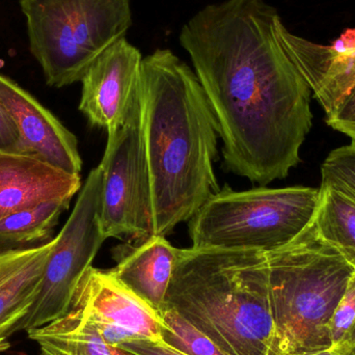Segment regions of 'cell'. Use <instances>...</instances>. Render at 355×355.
I'll list each match as a JSON object with an SVG mask.
<instances>
[{
  "instance_id": "cell-1",
  "label": "cell",
  "mask_w": 355,
  "mask_h": 355,
  "mask_svg": "<svg viewBox=\"0 0 355 355\" xmlns=\"http://www.w3.org/2000/svg\"><path fill=\"white\" fill-rule=\"evenodd\" d=\"M264 0H225L198 10L180 33L216 119L229 172L265 186L300 162L312 128L311 87L279 37Z\"/></svg>"
},
{
  "instance_id": "cell-2",
  "label": "cell",
  "mask_w": 355,
  "mask_h": 355,
  "mask_svg": "<svg viewBox=\"0 0 355 355\" xmlns=\"http://www.w3.org/2000/svg\"><path fill=\"white\" fill-rule=\"evenodd\" d=\"M139 92L154 235L166 236L220 190L218 126L196 72L170 49L143 58Z\"/></svg>"
},
{
  "instance_id": "cell-3",
  "label": "cell",
  "mask_w": 355,
  "mask_h": 355,
  "mask_svg": "<svg viewBox=\"0 0 355 355\" xmlns=\"http://www.w3.org/2000/svg\"><path fill=\"white\" fill-rule=\"evenodd\" d=\"M227 355H275L266 252L179 250L164 309Z\"/></svg>"
},
{
  "instance_id": "cell-4",
  "label": "cell",
  "mask_w": 355,
  "mask_h": 355,
  "mask_svg": "<svg viewBox=\"0 0 355 355\" xmlns=\"http://www.w3.org/2000/svg\"><path fill=\"white\" fill-rule=\"evenodd\" d=\"M275 355L333 347L331 321L355 269L313 223L293 241L266 252Z\"/></svg>"
},
{
  "instance_id": "cell-5",
  "label": "cell",
  "mask_w": 355,
  "mask_h": 355,
  "mask_svg": "<svg viewBox=\"0 0 355 355\" xmlns=\"http://www.w3.org/2000/svg\"><path fill=\"white\" fill-rule=\"evenodd\" d=\"M320 188L292 186L234 191L225 186L190 218L193 248L260 250L287 245L316 216Z\"/></svg>"
},
{
  "instance_id": "cell-6",
  "label": "cell",
  "mask_w": 355,
  "mask_h": 355,
  "mask_svg": "<svg viewBox=\"0 0 355 355\" xmlns=\"http://www.w3.org/2000/svg\"><path fill=\"white\" fill-rule=\"evenodd\" d=\"M31 51L50 87L83 80L95 60L126 39L131 0H19Z\"/></svg>"
},
{
  "instance_id": "cell-7",
  "label": "cell",
  "mask_w": 355,
  "mask_h": 355,
  "mask_svg": "<svg viewBox=\"0 0 355 355\" xmlns=\"http://www.w3.org/2000/svg\"><path fill=\"white\" fill-rule=\"evenodd\" d=\"M102 171L101 225L106 238L139 241L154 235L141 92L122 121L108 129Z\"/></svg>"
},
{
  "instance_id": "cell-8",
  "label": "cell",
  "mask_w": 355,
  "mask_h": 355,
  "mask_svg": "<svg viewBox=\"0 0 355 355\" xmlns=\"http://www.w3.org/2000/svg\"><path fill=\"white\" fill-rule=\"evenodd\" d=\"M101 168L91 171L74 210L53 239L41 287L18 331L49 324L68 314L79 282L107 238L101 225Z\"/></svg>"
},
{
  "instance_id": "cell-9",
  "label": "cell",
  "mask_w": 355,
  "mask_h": 355,
  "mask_svg": "<svg viewBox=\"0 0 355 355\" xmlns=\"http://www.w3.org/2000/svg\"><path fill=\"white\" fill-rule=\"evenodd\" d=\"M143 56L126 39L95 60L83 80L79 110L92 126L108 129L124 119L139 94Z\"/></svg>"
},
{
  "instance_id": "cell-10",
  "label": "cell",
  "mask_w": 355,
  "mask_h": 355,
  "mask_svg": "<svg viewBox=\"0 0 355 355\" xmlns=\"http://www.w3.org/2000/svg\"><path fill=\"white\" fill-rule=\"evenodd\" d=\"M71 309L79 311L96 329L118 327L135 339L162 341V314L110 270L89 267L77 286Z\"/></svg>"
},
{
  "instance_id": "cell-11",
  "label": "cell",
  "mask_w": 355,
  "mask_h": 355,
  "mask_svg": "<svg viewBox=\"0 0 355 355\" xmlns=\"http://www.w3.org/2000/svg\"><path fill=\"white\" fill-rule=\"evenodd\" d=\"M0 103L18 131L25 154L68 173L80 175L76 137L28 92L0 74Z\"/></svg>"
},
{
  "instance_id": "cell-12",
  "label": "cell",
  "mask_w": 355,
  "mask_h": 355,
  "mask_svg": "<svg viewBox=\"0 0 355 355\" xmlns=\"http://www.w3.org/2000/svg\"><path fill=\"white\" fill-rule=\"evenodd\" d=\"M80 189V175L29 154L0 151V219L44 202H71Z\"/></svg>"
},
{
  "instance_id": "cell-13",
  "label": "cell",
  "mask_w": 355,
  "mask_h": 355,
  "mask_svg": "<svg viewBox=\"0 0 355 355\" xmlns=\"http://www.w3.org/2000/svg\"><path fill=\"white\" fill-rule=\"evenodd\" d=\"M279 37L288 55L329 114L355 87V47L319 45L289 33L283 22Z\"/></svg>"
},
{
  "instance_id": "cell-14",
  "label": "cell",
  "mask_w": 355,
  "mask_h": 355,
  "mask_svg": "<svg viewBox=\"0 0 355 355\" xmlns=\"http://www.w3.org/2000/svg\"><path fill=\"white\" fill-rule=\"evenodd\" d=\"M53 239L31 248L0 250V352L27 316L41 287Z\"/></svg>"
},
{
  "instance_id": "cell-15",
  "label": "cell",
  "mask_w": 355,
  "mask_h": 355,
  "mask_svg": "<svg viewBox=\"0 0 355 355\" xmlns=\"http://www.w3.org/2000/svg\"><path fill=\"white\" fill-rule=\"evenodd\" d=\"M179 250L166 236L127 241L112 252L116 265L110 272L160 313L166 306Z\"/></svg>"
},
{
  "instance_id": "cell-16",
  "label": "cell",
  "mask_w": 355,
  "mask_h": 355,
  "mask_svg": "<svg viewBox=\"0 0 355 355\" xmlns=\"http://www.w3.org/2000/svg\"><path fill=\"white\" fill-rule=\"evenodd\" d=\"M26 333L37 343V355H114L95 325L74 309L62 318Z\"/></svg>"
},
{
  "instance_id": "cell-17",
  "label": "cell",
  "mask_w": 355,
  "mask_h": 355,
  "mask_svg": "<svg viewBox=\"0 0 355 355\" xmlns=\"http://www.w3.org/2000/svg\"><path fill=\"white\" fill-rule=\"evenodd\" d=\"M314 225L319 235L335 246L355 269V200L339 190L320 187Z\"/></svg>"
},
{
  "instance_id": "cell-18",
  "label": "cell",
  "mask_w": 355,
  "mask_h": 355,
  "mask_svg": "<svg viewBox=\"0 0 355 355\" xmlns=\"http://www.w3.org/2000/svg\"><path fill=\"white\" fill-rule=\"evenodd\" d=\"M70 202H44L0 219V250L21 248L47 239Z\"/></svg>"
},
{
  "instance_id": "cell-19",
  "label": "cell",
  "mask_w": 355,
  "mask_h": 355,
  "mask_svg": "<svg viewBox=\"0 0 355 355\" xmlns=\"http://www.w3.org/2000/svg\"><path fill=\"white\" fill-rule=\"evenodd\" d=\"M162 341L186 355H227L206 335L198 331L172 309L160 312Z\"/></svg>"
},
{
  "instance_id": "cell-20",
  "label": "cell",
  "mask_w": 355,
  "mask_h": 355,
  "mask_svg": "<svg viewBox=\"0 0 355 355\" xmlns=\"http://www.w3.org/2000/svg\"><path fill=\"white\" fill-rule=\"evenodd\" d=\"M321 187L339 190L355 200V141L334 150L321 166Z\"/></svg>"
},
{
  "instance_id": "cell-21",
  "label": "cell",
  "mask_w": 355,
  "mask_h": 355,
  "mask_svg": "<svg viewBox=\"0 0 355 355\" xmlns=\"http://www.w3.org/2000/svg\"><path fill=\"white\" fill-rule=\"evenodd\" d=\"M355 324V273L348 284L331 321V340L333 348L343 343Z\"/></svg>"
},
{
  "instance_id": "cell-22",
  "label": "cell",
  "mask_w": 355,
  "mask_h": 355,
  "mask_svg": "<svg viewBox=\"0 0 355 355\" xmlns=\"http://www.w3.org/2000/svg\"><path fill=\"white\" fill-rule=\"evenodd\" d=\"M325 121L334 130L347 135L352 141H355V87L331 114H327Z\"/></svg>"
},
{
  "instance_id": "cell-23",
  "label": "cell",
  "mask_w": 355,
  "mask_h": 355,
  "mask_svg": "<svg viewBox=\"0 0 355 355\" xmlns=\"http://www.w3.org/2000/svg\"><path fill=\"white\" fill-rule=\"evenodd\" d=\"M118 347L133 355H186L166 345L164 341H153L141 338L129 340Z\"/></svg>"
},
{
  "instance_id": "cell-24",
  "label": "cell",
  "mask_w": 355,
  "mask_h": 355,
  "mask_svg": "<svg viewBox=\"0 0 355 355\" xmlns=\"http://www.w3.org/2000/svg\"><path fill=\"white\" fill-rule=\"evenodd\" d=\"M0 151L24 153L18 131L1 103H0Z\"/></svg>"
},
{
  "instance_id": "cell-25",
  "label": "cell",
  "mask_w": 355,
  "mask_h": 355,
  "mask_svg": "<svg viewBox=\"0 0 355 355\" xmlns=\"http://www.w3.org/2000/svg\"><path fill=\"white\" fill-rule=\"evenodd\" d=\"M341 355H355V324L341 345L335 347Z\"/></svg>"
},
{
  "instance_id": "cell-26",
  "label": "cell",
  "mask_w": 355,
  "mask_h": 355,
  "mask_svg": "<svg viewBox=\"0 0 355 355\" xmlns=\"http://www.w3.org/2000/svg\"><path fill=\"white\" fill-rule=\"evenodd\" d=\"M309 355H341L338 352L335 348H329V349L322 350V352H316V354H312Z\"/></svg>"
},
{
  "instance_id": "cell-27",
  "label": "cell",
  "mask_w": 355,
  "mask_h": 355,
  "mask_svg": "<svg viewBox=\"0 0 355 355\" xmlns=\"http://www.w3.org/2000/svg\"><path fill=\"white\" fill-rule=\"evenodd\" d=\"M112 352L114 355H133L129 354V352H124V350L119 347H112Z\"/></svg>"
}]
</instances>
